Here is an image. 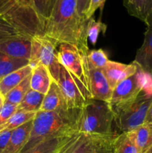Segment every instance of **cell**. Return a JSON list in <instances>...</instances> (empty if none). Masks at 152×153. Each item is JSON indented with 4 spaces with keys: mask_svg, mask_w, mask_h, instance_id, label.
<instances>
[{
    "mask_svg": "<svg viewBox=\"0 0 152 153\" xmlns=\"http://www.w3.org/2000/svg\"><path fill=\"white\" fill-rule=\"evenodd\" d=\"M128 13L152 27V0H123Z\"/></svg>",
    "mask_w": 152,
    "mask_h": 153,
    "instance_id": "cell-15",
    "label": "cell"
},
{
    "mask_svg": "<svg viewBox=\"0 0 152 153\" xmlns=\"http://www.w3.org/2000/svg\"><path fill=\"white\" fill-rule=\"evenodd\" d=\"M113 153H139V151L127 132H122L113 140Z\"/></svg>",
    "mask_w": 152,
    "mask_h": 153,
    "instance_id": "cell-26",
    "label": "cell"
},
{
    "mask_svg": "<svg viewBox=\"0 0 152 153\" xmlns=\"http://www.w3.org/2000/svg\"><path fill=\"white\" fill-rule=\"evenodd\" d=\"M127 134L135 143L139 153H145L152 146V123H144Z\"/></svg>",
    "mask_w": 152,
    "mask_h": 153,
    "instance_id": "cell-18",
    "label": "cell"
},
{
    "mask_svg": "<svg viewBox=\"0 0 152 153\" xmlns=\"http://www.w3.org/2000/svg\"><path fill=\"white\" fill-rule=\"evenodd\" d=\"M31 74L4 96V102L18 105L22 102L25 94L31 89Z\"/></svg>",
    "mask_w": 152,
    "mask_h": 153,
    "instance_id": "cell-23",
    "label": "cell"
},
{
    "mask_svg": "<svg viewBox=\"0 0 152 153\" xmlns=\"http://www.w3.org/2000/svg\"><path fill=\"white\" fill-rule=\"evenodd\" d=\"M52 79L45 66L39 64L33 68L31 74V89L46 95Z\"/></svg>",
    "mask_w": 152,
    "mask_h": 153,
    "instance_id": "cell-19",
    "label": "cell"
},
{
    "mask_svg": "<svg viewBox=\"0 0 152 153\" xmlns=\"http://www.w3.org/2000/svg\"><path fill=\"white\" fill-rule=\"evenodd\" d=\"M114 114L110 103L89 100L80 109L75 124V131L80 133L116 135L113 131Z\"/></svg>",
    "mask_w": 152,
    "mask_h": 153,
    "instance_id": "cell-3",
    "label": "cell"
},
{
    "mask_svg": "<svg viewBox=\"0 0 152 153\" xmlns=\"http://www.w3.org/2000/svg\"><path fill=\"white\" fill-rule=\"evenodd\" d=\"M90 0H77V10L79 16L85 19V14L89 7ZM86 20V19H85Z\"/></svg>",
    "mask_w": 152,
    "mask_h": 153,
    "instance_id": "cell-32",
    "label": "cell"
},
{
    "mask_svg": "<svg viewBox=\"0 0 152 153\" xmlns=\"http://www.w3.org/2000/svg\"><path fill=\"white\" fill-rule=\"evenodd\" d=\"M59 45L43 34H36L31 38V52L29 65L34 68L37 64L46 67L53 81L58 83L61 64L58 58Z\"/></svg>",
    "mask_w": 152,
    "mask_h": 153,
    "instance_id": "cell-6",
    "label": "cell"
},
{
    "mask_svg": "<svg viewBox=\"0 0 152 153\" xmlns=\"http://www.w3.org/2000/svg\"><path fill=\"white\" fill-rule=\"evenodd\" d=\"M107 30V25L101 21H96L91 17L86 22V33L87 38L92 45H95L100 33L105 34Z\"/></svg>",
    "mask_w": 152,
    "mask_h": 153,
    "instance_id": "cell-28",
    "label": "cell"
},
{
    "mask_svg": "<svg viewBox=\"0 0 152 153\" xmlns=\"http://www.w3.org/2000/svg\"><path fill=\"white\" fill-rule=\"evenodd\" d=\"M35 113H28L17 110L4 124L0 127V132L13 131L30 120H32Z\"/></svg>",
    "mask_w": 152,
    "mask_h": 153,
    "instance_id": "cell-24",
    "label": "cell"
},
{
    "mask_svg": "<svg viewBox=\"0 0 152 153\" xmlns=\"http://www.w3.org/2000/svg\"><path fill=\"white\" fill-rule=\"evenodd\" d=\"M151 82L152 78L139 67L134 74L125 79L115 87L112 92L111 99L109 102L110 106L115 107L135 100Z\"/></svg>",
    "mask_w": 152,
    "mask_h": 153,
    "instance_id": "cell-7",
    "label": "cell"
},
{
    "mask_svg": "<svg viewBox=\"0 0 152 153\" xmlns=\"http://www.w3.org/2000/svg\"><path fill=\"white\" fill-rule=\"evenodd\" d=\"M80 109L56 111H39L33 119L29 137L19 153H25L43 140L73 132Z\"/></svg>",
    "mask_w": 152,
    "mask_h": 153,
    "instance_id": "cell-2",
    "label": "cell"
},
{
    "mask_svg": "<svg viewBox=\"0 0 152 153\" xmlns=\"http://www.w3.org/2000/svg\"><path fill=\"white\" fill-rule=\"evenodd\" d=\"M4 97H3L1 94H0V109H1V106H2L3 104H4Z\"/></svg>",
    "mask_w": 152,
    "mask_h": 153,
    "instance_id": "cell-35",
    "label": "cell"
},
{
    "mask_svg": "<svg viewBox=\"0 0 152 153\" xmlns=\"http://www.w3.org/2000/svg\"><path fill=\"white\" fill-rule=\"evenodd\" d=\"M138 68L139 66L134 61L125 64L109 60L102 70L110 88L113 90L118 84L134 74Z\"/></svg>",
    "mask_w": 152,
    "mask_h": 153,
    "instance_id": "cell-12",
    "label": "cell"
},
{
    "mask_svg": "<svg viewBox=\"0 0 152 153\" xmlns=\"http://www.w3.org/2000/svg\"><path fill=\"white\" fill-rule=\"evenodd\" d=\"M22 34H26L22 32L7 16L0 13V43L7 39Z\"/></svg>",
    "mask_w": 152,
    "mask_h": 153,
    "instance_id": "cell-27",
    "label": "cell"
},
{
    "mask_svg": "<svg viewBox=\"0 0 152 153\" xmlns=\"http://www.w3.org/2000/svg\"><path fill=\"white\" fill-rule=\"evenodd\" d=\"M145 153H152V146L150 148V149H148V150L146 151V152H145Z\"/></svg>",
    "mask_w": 152,
    "mask_h": 153,
    "instance_id": "cell-36",
    "label": "cell"
},
{
    "mask_svg": "<svg viewBox=\"0 0 152 153\" xmlns=\"http://www.w3.org/2000/svg\"><path fill=\"white\" fill-rule=\"evenodd\" d=\"M108 61V57L103 49H92L87 53L88 63L95 68L103 69Z\"/></svg>",
    "mask_w": 152,
    "mask_h": 153,
    "instance_id": "cell-29",
    "label": "cell"
},
{
    "mask_svg": "<svg viewBox=\"0 0 152 153\" xmlns=\"http://www.w3.org/2000/svg\"><path fill=\"white\" fill-rule=\"evenodd\" d=\"M152 103V82L132 101L111 107L115 123L122 132H128L143 124Z\"/></svg>",
    "mask_w": 152,
    "mask_h": 153,
    "instance_id": "cell-4",
    "label": "cell"
},
{
    "mask_svg": "<svg viewBox=\"0 0 152 153\" xmlns=\"http://www.w3.org/2000/svg\"><path fill=\"white\" fill-rule=\"evenodd\" d=\"M44 97V94L30 89L22 99V102L18 105L17 110L36 114L40 110Z\"/></svg>",
    "mask_w": 152,
    "mask_h": 153,
    "instance_id": "cell-21",
    "label": "cell"
},
{
    "mask_svg": "<svg viewBox=\"0 0 152 153\" xmlns=\"http://www.w3.org/2000/svg\"><path fill=\"white\" fill-rule=\"evenodd\" d=\"M33 68L28 65L16 70L0 79V94L4 97L12 89L20 84L32 72Z\"/></svg>",
    "mask_w": 152,
    "mask_h": 153,
    "instance_id": "cell-20",
    "label": "cell"
},
{
    "mask_svg": "<svg viewBox=\"0 0 152 153\" xmlns=\"http://www.w3.org/2000/svg\"><path fill=\"white\" fill-rule=\"evenodd\" d=\"M78 132L67 133L43 140L25 153H63L77 137Z\"/></svg>",
    "mask_w": 152,
    "mask_h": 153,
    "instance_id": "cell-13",
    "label": "cell"
},
{
    "mask_svg": "<svg viewBox=\"0 0 152 153\" xmlns=\"http://www.w3.org/2000/svg\"><path fill=\"white\" fill-rule=\"evenodd\" d=\"M18 105L4 102L0 109V127L5 123L7 120L17 111Z\"/></svg>",
    "mask_w": 152,
    "mask_h": 153,
    "instance_id": "cell-30",
    "label": "cell"
},
{
    "mask_svg": "<svg viewBox=\"0 0 152 153\" xmlns=\"http://www.w3.org/2000/svg\"><path fill=\"white\" fill-rule=\"evenodd\" d=\"M86 22L77 13V0H57L45 25L43 35L58 45L72 44L88 52Z\"/></svg>",
    "mask_w": 152,
    "mask_h": 153,
    "instance_id": "cell-1",
    "label": "cell"
},
{
    "mask_svg": "<svg viewBox=\"0 0 152 153\" xmlns=\"http://www.w3.org/2000/svg\"><path fill=\"white\" fill-rule=\"evenodd\" d=\"M145 123H152V103L151 104L148 111L147 112V115H146Z\"/></svg>",
    "mask_w": 152,
    "mask_h": 153,
    "instance_id": "cell-34",
    "label": "cell"
},
{
    "mask_svg": "<svg viewBox=\"0 0 152 153\" xmlns=\"http://www.w3.org/2000/svg\"><path fill=\"white\" fill-rule=\"evenodd\" d=\"M116 135H99L78 132L63 153H113Z\"/></svg>",
    "mask_w": 152,
    "mask_h": 153,
    "instance_id": "cell-8",
    "label": "cell"
},
{
    "mask_svg": "<svg viewBox=\"0 0 152 153\" xmlns=\"http://www.w3.org/2000/svg\"><path fill=\"white\" fill-rule=\"evenodd\" d=\"M87 53L72 44L61 43L58 46L59 63L72 76L86 101L92 99L86 64Z\"/></svg>",
    "mask_w": 152,
    "mask_h": 153,
    "instance_id": "cell-5",
    "label": "cell"
},
{
    "mask_svg": "<svg viewBox=\"0 0 152 153\" xmlns=\"http://www.w3.org/2000/svg\"><path fill=\"white\" fill-rule=\"evenodd\" d=\"M29 64V61L13 58L0 51V79Z\"/></svg>",
    "mask_w": 152,
    "mask_h": 153,
    "instance_id": "cell-22",
    "label": "cell"
},
{
    "mask_svg": "<svg viewBox=\"0 0 152 153\" xmlns=\"http://www.w3.org/2000/svg\"><path fill=\"white\" fill-rule=\"evenodd\" d=\"M134 61L152 78V27H147L143 43L137 50Z\"/></svg>",
    "mask_w": 152,
    "mask_h": 153,
    "instance_id": "cell-14",
    "label": "cell"
},
{
    "mask_svg": "<svg viewBox=\"0 0 152 153\" xmlns=\"http://www.w3.org/2000/svg\"></svg>",
    "mask_w": 152,
    "mask_h": 153,
    "instance_id": "cell-38",
    "label": "cell"
},
{
    "mask_svg": "<svg viewBox=\"0 0 152 153\" xmlns=\"http://www.w3.org/2000/svg\"><path fill=\"white\" fill-rule=\"evenodd\" d=\"M32 124L33 120L13 130L8 142L1 153H19L28 141Z\"/></svg>",
    "mask_w": 152,
    "mask_h": 153,
    "instance_id": "cell-17",
    "label": "cell"
},
{
    "mask_svg": "<svg viewBox=\"0 0 152 153\" xmlns=\"http://www.w3.org/2000/svg\"><path fill=\"white\" fill-rule=\"evenodd\" d=\"M58 84L62 91L67 108L69 110L80 109L86 104L87 101L85 100L78 85L66 69L62 65H61L60 69Z\"/></svg>",
    "mask_w": 152,
    "mask_h": 153,
    "instance_id": "cell-9",
    "label": "cell"
},
{
    "mask_svg": "<svg viewBox=\"0 0 152 153\" xmlns=\"http://www.w3.org/2000/svg\"><path fill=\"white\" fill-rule=\"evenodd\" d=\"M56 1H57V0H52V8H53L54 4H55V3L56 2Z\"/></svg>",
    "mask_w": 152,
    "mask_h": 153,
    "instance_id": "cell-37",
    "label": "cell"
},
{
    "mask_svg": "<svg viewBox=\"0 0 152 153\" xmlns=\"http://www.w3.org/2000/svg\"><path fill=\"white\" fill-rule=\"evenodd\" d=\"M69 110L67 108L61 88L57 82L52 80L49 91L44 97L43 104L40 111H56Z\"/></svg>",
    "mask_w": 152,
    "mask_h": 153,
    "instance_id": "cell-16",
    "label": "cell"
},
{
    "mask_svg": "<svg viewBox=\"0 0 152 153\" xmlns=\"http://www.w3.org/2000/svg\"><path fill=\"white\" fill-rule=\"evenodd\" d=\"M105 1L106 0H90L89 7H88L86 14H85V19L88 20L89 19H90L98 8H102Z\"/></svg>",
    "mask_w": 152,
    "mask_h": 153,
    "instance_id": "cell-31",
    "label": "cell"
},
{
    "mask_svg": "<svg viewBox=\"0 0 152 153\" xmlns=\"http://www.w3.org/2000/svg\"><path fill=\"white\" fill-rule=\"evenodd\" d=\"M31 2L33 10L38 19L43 32L45 25L52 10V0H31Z\"/></svg>",
    "mask_w": 152,
    "mask_h": 153,
    "instance_id": "cell-25",
    "label": "cell"
},
{
    "mask_svg": "<svg viewBox=\"0 0 152 153\" xmlns=\"http://www.w3.org/2000/svg\"><path fill=\"white\" fill-rule=\"evenodd\" d=\"M12 131H2L0 132V153L4 151L7 142H8L9 138L10 137Z\"/></svg>",
    "mask_w": 152,
    "mask_h": 153,
    "instance_id": "cell-33",
    "label": "cell"
},
{
    "mask_svg": "<svg viewBox=\"0 0 152 153\" xmlns=\"http://www.w3.org/2000/svg\"><path fill=\"white\" fill-rule=\"evenodd\" d=\"M91 100H97L109 102L111 99L113 90L110 88L102 69L95 68L89 64L86 58Z\"/></svg>",
    "mask_w": 152,
    "mask_h": 153,
    "instance_id": "cell-10",
    "label": "cell"
},
{
    "mask_svg": "<svg viewBox=\"0 0 152 153\" xmlns=\"http://www.w3.org/2000/svg\"><path fill=\"white\" fill-rule=\"evenodd\" d=\"M32 36L22 34L11 37L0 43V51L13 58L29 61Z\"/></svg>",
    "mask_w": 152,
    "mask_h": 153,
    "instance_id": "cell-11",
    "label": "cell"
}]
</instances>
